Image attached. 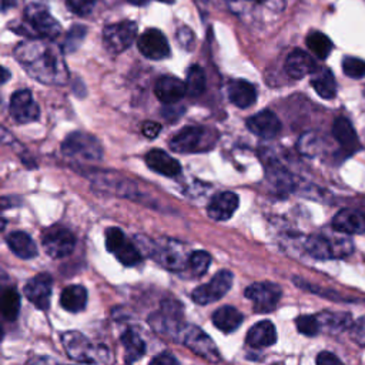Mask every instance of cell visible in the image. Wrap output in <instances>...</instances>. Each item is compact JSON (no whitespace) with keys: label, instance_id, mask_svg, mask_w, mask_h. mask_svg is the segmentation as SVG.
<instances>
[{"label":"cell","instance_id":"6da1fadb","mask_svg":"<svg viewBox=\"0 0 365 365\" xmlns=\"http://www.w3.org/2000/svg\"><path fill=\"white\" fill-rule=\"evenodd\" d=\"M14 57L34 80L48 86H64L68 68L61 48L47 38H33L17 44Z\"/></svg>","mask_w":365,"mask_h":365},{"label":"cell","instance_id":"7a4b0ae2","mask_svg":"<svg viewBox=\"0 0 365 365\" xmlns=\"http://www.w3.org/2000/svg\"><path fill=\"white\" fill-rule=\"evenodd\" d=\"M63 346L67 355L81 364H97L106 362L108 358V351L106 346L93 345L87 336L78 331H67L61 335Z\"/></svg>","mask_w":365,"mask_h":365},{"label":"cell","instance_id":"3957f363","mask_svg":"<svg viewBox=\"0 0 365 365\" xmlns=\"http://www.w3.org/2000/svg\"><path fill=\"white\" fill-rule=\"evenodd\" d=\"M215 143V134L200 125H187L181 128L171 140L170 148L174 153L182 154H192V153H202L212 148Z\"/></svg>","mask_w":365,"mask_h":365},{"label":"cell","instance_id":"277c9868","mask_svg":"<svg viewBox=\"0 0 365 365\" xmlns=\"http://www.w3.org/2000/svg\"><path fill=\"white\" fill-rule=\"evenodd\" d=\"M148 324L157 334L174 341H180V336L185 328L181 305L175 301H163L160 311L150 315Z\"/></svg>","mask_w":365,"mask_h":365},{"label":"cell","instance_id":"5b68a950","mask_svg":"<svg viewBox=\"0 0 365 365\" xmlns=\"http://www.w3.org/2000/svg\"><path fill=\"white\" fill-rule=\"evenodd\" d=\"M341 232V235L329 237L325 234H314L309 235L305 241L307 252L318 259H329V258H342L352 252V241Z\"/></svg>","mask_w":365,"mask_h":365},{"label":"cell","instance_id":"8992f818","mask_svg":"<svg viewBox=\"0 0 365 365\" xmlns=\"http://www.w3.org/2000/svg\"><path fill=\"white\" fill-rule=\"evenodd\" d=\"M61 150L64 155L80 161L96 163L103 158V147L100 141L84 131H74L66 137Z\"/></svg>","mask_w":365,"mask_h":365},{"label":"cell","instance_id":"52a82bcc","mask_svg":"<svg viewBox=\"0 0 365 365\" xmlns=\"http://www.w3.org/2000/svg\"><path fill=\"white\" fill-rule=\"evenodd\" d=\"M24 17L30 29L41 38L54 40L61 33L60 23L51 16L46 4L30 3L24 10Z\"/></svg>","mask_w":365,"mask_h":365},{"label":"cell","instance_id":"ba28073f","mask_svg":"<svg viewBox=\"0 0 365 365\" xmlns=\"http://www.w3.org/2000/svg\"><path fill=\"white\" fill-rule=\"evenodd\" d=\"M180 342L211 364L221 362L220 351L217 349L212 339L201 328L195 325H185L180 336Z\"/></svg>","mask_w":365,"mask_h":365},{"label":"cell","instance_id":"9c48e42d","mask_svg":"<svg viewBox=\"0 0 365 365\" xmlns=\"http://www.w3.org/2000/svg\"><path fill=\"white\" fill-rule=\"evenodd\" d=\"M106 247L125 267H133L141 259L137 245L131 242L117 227H110L106 230Z\"/></svg>","mask_w":365,"mask_h":365},{"label":"cell","instance_id":"30bf717a","mask_svg":"<svg viewBox=\"0 0 365 365\" xmlns=\"http://www.w3.org/2000/svg\"><path fill=\"white\" fill-rule=\"evenodd\" d=\"M232 285V272L228 269L218 271L207 284L197 287L191 292V299L198 305H208L222 298Z\"/></svg>","mask_w":365,"mask_h":365},{"label":"cell","instance_id":"8fae6325","mask_svg":"<svg viewBox=\"0 0 365 365\" xmlns=\"http://www.w3.org/2000/svg\"><path fill=\"white\" fill-rule=\"evenodd\" d=\"M135 36L137 24L131 20H123L103 30V43L111 53H121L134 43Z\"/></svg>","mask_w":365,"mask_h":365},{"label":"cell","instance_id":"7c38bea8","mask_svg":"<svg viewBox=\"0 0 365 365\" xmlns=\"http://www.w3.org/2000/svg\"><path fill=\"white\" fill-rule=\"evenodd\" d=\"M244 294L252 302L257 312H269L277 307L282 291L278 284L262 281L248 285Z\"/></svg>","mask_w":365,"mask_h":365},{"label":"cell","instance_id":"4fadbf2b","mask_svg":"<svg viewBox=\"0 0 365 365\" xmlns=\"http://www.w3.org/2000/svg\"><path fill=\"white\" fill-rule=\"evenodd\" d=\"M41 244L44 251L51 258H63L70 255L74 250L76 237L70 230L60 225H54L44 231L41 237Z\"/></svg>","mask_w":365,"mask_h":365},{"label":"cell","instance_id":"5bb4252c","mask_svg":"<svg viewBox=\"0 0 365 365\" xmlns=\"http://www.w3.org/2000/svg\"><path fill=\"white\" fill-rule=\"evenodd\" d=\"M151 257H154L161 265L171 271H181L188 265L190 255L185 254L182 244L175 242V241H165L164 244H153Z\"/></svg>","mask_w":365,"mask_h":365},{"label":"cell","instance_id":"9a60e30c","mask_svg":"<svg viewBox=\"0 0 365 365\" xmlns=\"http://www.w3.org/2000/svg\"><path fill=\"white\" fill-rule=\"evenodd\" d=\"M10 115L19 124H27L37 121L40 117V108L33 100L29 90H17L10 98Z\"/></svg>","mask_w":365,"mask_h":365},{"label":"cell","instance_id":"2e32d148","mask_svg":"<svg viewBox=\"0 0 365 365\" xmlns=\"http://www.w3.org/2000/svg\"><path fill=\"white\" fill-rule=\"evenodd\" d=\"M138 50L150 60H163L170 56V46L158 29H147L137 40Z\"/></svg>","mask_w":365,"mask_h":365},{"label":"cell","instance_id":"e0dca14e","mask_svg":"<svg viewBox=\"0 0 365 365\" xmlns=\"http://www.w3.org/2000/svg\"><path fill=\"white\" fill-rule=\"evenodd\" d=\"M53 278L47 272H41L33 278H30L24 285L26 298L36 305L38 309H47L50 305Z\"/></svg>","mask_w":365,"mask_h":365},{"label":"cell","instance_id":"ac0fdd59","mask_svg":"<svg viewBox=\"0 0 365 365\" xmlns=\"http://www.w3.org/2000/svg\"><path fill=\"white\" fill-rule=\"evenodd\" d=\"M247 128L261 137V138H272L281 131V121L271 110H262L247 118Z\"/></svg>","mask_w":365,"mask_h":365},{"label":"cell","instance_id":"d6986e66","mask_svg":"<svg viewBox=\"0 0 365 365\" xmlns=\"http://www.w3.org/2000/svg\"><path fill=\"white\" fill-rule=\"evenodd\" d=\"M238 195L232 191H222L214 195L207 207V214L214 221H225L232 217L238 208Z\"/></svg>","mask_w":365,"mask_h":365},{"label":"cell","instance_id":"ffe728a7","mask_svg":"<svg viewBox=\"0 0 365 365\" xmlns=\"http://www.w3.org/2000/svg\"><path fill=\"white\" fill-rule=\"evenodd\" d=\"M332 228L345 235L365 232V214L352 208H344L332 218Z\"/></svg>","mask_w":365,"mask_h":365},{"label":"cell","instance_id":"44dd1931","mask_svg":"<svg viewBox=\"0 0 365 365\" xmlns=\"http://www.w3.org/2000/svg\"><path fill=\"white\" fill-rule=\"evenodd\" d=\"M155 97L164 104H174L180 101L187 93L185 83L174 76H161L154 86Z\"/></svg>","mask_w":365,"mask_h":365},{"label":"cell","instance_id":"7402d4cb","mask_svg":"<svg viewBox=\"0 0 365 365\" xmlns=\"http://www.w3.org/2000/svg\"><path fill=\"white\" fill-rule=\"evenodd\" d=\"M144 160L150 170H153L161 175L177 177L181 173L180 163L173 155L167 154L164 150L153 148L145 154Z\"/></svg>","mask_w":365,"mask_h":365},{"label":"cell","instance_id":"603a6c76","mask_svg":"<svg viewBox=\"0 0 365 365\" xmlns=\"http://www.w3.org/2000/svg\"><path fill=\"white\" fill-rule=\"evenodd\" d=\"M317 68H318V66L315 64L314 58L308 53H305L299 48L292 50L285 60L287 74L297 80L304 78L308 74H312Z\"/></svg>","mask_w":365,"mask_h":365},{"label":"cell","instance_id":"cb8c5ba5","mask_svg":"<svg viewBox=\"0 0 365 365\" xmlns=\"http://www.w3.org/2000/svg\"><path fill=\"white\" fill-rule=\"evenodd\" d=\"M332 135L339 143L342 150L348 154H354L361 148L358 135L355 133V128L352 123L345 117L335 118L332 124Z\"/></svg>","mask_w":365,"mask_h":365},{"label":"cell","instance_id":"d4e9b609","mask_svg":"<svg viewBox=\"0 0 365 365\" xmlns=\"http://www.w3.org/2000/svg\"><path fill=\"white\" fill-rule=\"evenodd\" d=\"M227 94L230 101L237 106L238 108H248L251 107L257 100V90L255 87L248 83L247 80H232L228 84Z\"/></svg>","mask_w":365,"mask_h":365},{"label":"cell","instance_id":"484cf974","mask_svg":"<svg viewBox=\"0 0 365 365\" xmlns=\"http://www.w3.org/2000/svg\"><path fill=\"white\" fill-rule=\"evenodd\" d=\"M247 344L254 348L271 346L277 341V331L271 321H259L247 332Z\"/></svg>","mask_w":365,"mask_h":365},{"label":"cell","instance_id":"4316f807","mask_svg":"<svg viewBox=\"0 0 365 365\" xmlns=\"http://www.w3.org/2000/svg\"><path fill=\"white\" fill-rule=\"evenodd\" d=\"M6 242L9 245V248L19 257L23 259H30L34 258L37 255V247L34 244V241L31 240V237L23 231H14L10 232L6 237Z\"/></svg>","mask_w":365,"mask_h":365},{"label":"cell","instance_id":"83f0119b","mask_svg":"<svg viewBox=\"0 0 365 365\" xmlns=\"http://www.w3.org/2000/svg\"><path fill=\"white\" fill-rule=\"evenodd\" d=\"M311 86L317 91V94L322 98H334L336 94V81L334 78V74L327 67H318L311 74Z\"/></svg>","mask_w":365,"mask_h":365},{"label":"cell","instance_id":"f1b7e54d","mask_svg":"<svg viewBox=\"0 0 365 365\" xmlns=\"http://www.w3.org/2000/svg\"><path fill=\"white\" fill-rule=\"evenodd\" d=\"M242 318V314L237 308L224 305L212 314V324L222 332H232L241 325Z\"/></svg>","mask_w":365,"mask_h":365},{"label":"cell","instance_id":"f546056e","mask_svg":"<svg viewBox=\"0 0 365 365\" xmlns=\"http://www.w3.org/2000/svg\"><path fill=\"white\" fill-rule=\"evenodd\" d=\"M87 289L83 285H70L61 291L60 305L68 312H78L86 308Z\"/></svg>","mask_w":365,"mask_h":365},{"label":"cell","instance_id":"4dcf8cb0","mask_svg":"<svg viewBox=\"0 0 365 365\" xmlns=\"http://www.w3.org/2000/svg\"><path fill=\"white\" fill-rule=\"evenodd\" d=\"M121 342H123V346H124V351H125L127 362H133V361L140 359L145 352L144 341L133 329H127V331L123 332Z\"/></svg>","mask_w":365,"mask_h":365},{"label":"cell","instance_id":"1f68e13d","mask_svg":"<svg viewBox=\"0 0 365 365\" xmlns=\"http://www.w3.org/2000/svg\"><path fill=\"white\" fill-rule=\"evenodd\" d=\"M317 317L319 319L321 327L332 332H342L352 327L351 314L348 312H321Z\"/></svg>","mask_w":365,"mask_h":365},{"label":"cell","instance_id":"d6a6232c","mask_svg":"<svg viewBox=\"0 0 365 365\" xmlns=\"http://www.w3.org/2000/svg\"><path fill=\"white\" fill-rule=\"evenodd\" d=\"M205 84H207V78H205L204 70L198 64L191 66L185 77L187 94H190L191 97H200L205 90Z\"/></svg>","mask_w":365,"mask_h":365},{"label":"cell","instance_id":"836d02e7","mask_svg":"<svg viewBox=\"0 0 365 365\" xmlns=\"http://www.w3.org/2000/svg\"><path fill=\"white\" fill-rule=\"evenodd\" d=\"M307 46L319 60H325L332 50V41L321 31H311L307 36Z\"/></svg>","mask_w":365,"mask_h":365},{"label":"cell","instance_id":"e575fe53","mask_svg":"<svg viewBox=\"0 0 365 365\" xmlns=\"http://www.w3.org/2000/svg\"><path fill=\"white\" fill-rule=\"evenodd\" d=\"M20 311V295L14 288H9L1 295V314L7 321H14Z\"/></svg>","mask_w":365,"mask_h":365},{"label":"cell","instance_id":"d590c367","mask_svg":"<svg viewBox=\"0 0 365 365\" xmlns=\"http://www.w3.org/2000/svg\"><path fill=\"white\" fill-rule=\"evenodd\" d=\"M210 264H211V255L207 251L198 250V251H194L190 254L188 265L194 275H197V277L204 275L207 272Z\"/></svg>","mask_w":365,"mask_h":365},{"label":"cell","instance_id":"8d00e7d4","mask_svg":"<svg viewBox=\"0 0 365 365\" xmlns=\"http://www.w3.org/2000/svg\"><path fill=\"white\" fill-rule=\"evenodd\" d=\"M321 140L315 133H305L298 141V150L308 157H314L319 153Z\"/></svg>","mask_w":365,"mask_h":365},{"label":"cell","instance_id":"74e56055","mask_svg":"<svg viewBox=\"0 0 365 365\" xmlns=\"http://www.w3.org/2000/svg\"><path fill=\"white\" fill-rule=\"evenodd\" d=\"M295 325L298 331L307 336H314L321 329V324L317 315H299L295 319Z\"/></svg>","mask_w":365,"mask_h":365},{"label":"cell","instance_id":"f35d334b","mask_svg":"<svg viewBox=\"0 0 365 365\" xmlns=\"http://www.w3.org/2000/svg\"><path fill=\"white\" fill-rule=\"evenodd\" d=\"M342 70L345 76L351 78H362L365 77V60H361L358 57H344L342 60Z\"/></svg>","mask_w":365,"mask_h":365},{"label":"cell","instance_id":"ab89813d","mask_svg":"<svg viewBox=\"0 0 365 365\" xmlns=\"http://www.w3.org/2000/svg\"><path fill=\"white\" fill-rule=\"evenodd\" d=\"M86 33H87V29L84 26H78V24H74L68 33H67V37H66V43H64V48L66 51L68 53H73L78 48V46L81 44L83 38L86 37Z\"/></svg>","mask_w":365,"mask_h":365},{"label":"cell","instance_id":"60d3db41","mask_svg":"<svg viewBox=\"0 0 365 365\" xmlns=\"http://www.w3.org/2000/svg\"><path fill=\"white\" fill-rule=\"evenodd\" d=\"M97 0H66L67 7L77 16L86 17L94 10Z\"/></svg>","mask_w":365,"mask_h":365},{"label":"cell","instance_id":"b9f144b4","mask_svg":"<svg viewBox=\"0 0 365 365\" xmlns=\"http://www.w3.org/2000/svg\"><path fill=\"white\" fill-rule=\"evenodd\" d=\"M349 332H351V338L358 345L365 346V315L352 324V327L349 328Z\"/></svg>","mask_w":365,"mask_h":365},{"label":"cell","instance_id":"7bdbcfd3","mask_svg":"<svg viewBox=\"0 0 365 365\" xmlns=\"http://www.w3.org/2000/svg\"><path fill=\"white\" fill-rule=\"evenodd\" d=\"M177 41L180 47L190 51L194 46V33L188 27H180L177 30Z\"/></svg>","mask_w":365,"mask_h":365},{"label":"cell","instance_id":"ee69618b","mask_svg":"<svg viewBox=\"0 0 365 365\" xmlns=\"http://www.w3.org/2000/svg\"><path fill=\"white\" fill-rule=\"evenodd\" d=\"M317 365H344L341 362V359L334 355L332 352H328V351H322L317 355Z\"/></svg>","mask_w":365,"mask_h":365},{"label":"cell","instance_id":"f6af8a7d","mask_svg":"<svg viewBox=\"0 0 365 365\" xmlns=\"http://www.w3.org/2000/svg\"><path fill=\"white\" fill-rule=\"evenodd\" d=\"M150 365H180L178 361L175 359L174 355L168 354V352H164V354H160L157 356H154L150 362Z\"/></svg>","mask_w":365,"mask_h":365},{"label":"cell","instance_id":"bcb514c9","mask_svg":"<svg viewBox=\"0 0 365 365\" xmlns=\"http://www.w3.org/2000/svg\"><path fill=\"white\" fill-rule=\"evenodd\" d=\"M143 134L147 137V138H155L158 134H160V130H161V125L155 121H145L143 124Z\"/></svg>","mask_w":365,"mask_h":365},{"label":"cell","instance_id":"7dc6e473","mask_svg":"<svg viewBox=\"0 0 365 365\" xmlns=\"http://www.w3.org/2000/svg\"><path fill=\"white\" fill-rule=\"evenodd\" d=\"M16 6V0H1V10L6 11L9 10L10 7H14Z\"/></svg>","mask_w":365,"mask_h":365},{"label":"cell","instance_id":"c3c4849f","mask_svg":"<svg viewBox=\"0 0 365 365\" xmlns=\"http://www.w3.org/2000/svg\"><path fill=\"white\" fill-rule=\"evenodd\" d=\"M29 365H46V359H43V358H36V359H33Z\"/></svg>","mask_w":365,"mask_h":365},{"label":"cell","instance_id":"681fc988","mask_svg":"<svg viewBox=\"0 0 365 365\" xmlns=\"http://www.w3.org/2000/svg\"><path fill=\"white\" fill-rule=\"evenodd\" d=\"M1 71H3V78H1V83H6V81L9 80V77H10V73L7 71V68H6V67H3V68H1Z\"/></svg>","mask_w":365,"mask_h":365},{"label":"cell","instance_id":"f907efd6","mask_svg":"<svg viewBox=\"0 0 365 365\" xmlns=\"http://www.w3.org/2000/svg\"><path fill=\"white\" fill-rule=\"evenodd\" d=\"M131 4H135V6H144V4H147V1L148 0H128Z\"/></svg>","mask_w":365,"mask_h":365},{"label":"cell","instance_id":"816d5d0a","mask_svg":"<svg viewBox=\"0 0 365 365\" xmlns=\"http://www.w3.org/2000/svg\"><path fill=\"white\" fill-rule=\"evenodd\" d=\"M247 1H251V3H257V4H262V3H265V1H268V0H247Z\"/></svg>","mask_w":365,"mask_h":365},{"label":"cell","instance_id":"f5cc1de1","mask_svg":"<svg viewBox=\"0 0 365 365\" xmlns=\"http://www.w3.org/2000/svg\"><path fill=\"white\" fill-rule=\"evenodd\" d=\"M158 1H163V3H173L174 0H158Z\"/></svg>","mask_w":365,"mask_h":365},{"label":"cell","instance_id":"db71d44e","mask_svg":"<svg viewBox=\"0 0 365 365\" xmlns=\"http://www.w3.org/2000/svg\"><path fill=\"white\" fill-rule=\"evenodd\" d=\"M364 98H365V88H364Z\"/></svg>","mask_w":365,"mask_h":365}]
</instances>
